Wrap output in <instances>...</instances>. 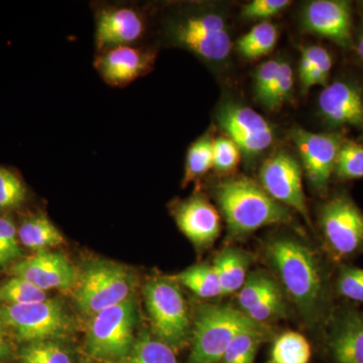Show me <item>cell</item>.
<instances>
[{
    "label": "cell",
    "mask_w": 363,
    "mask_h": 363,
    "mask_svg": "<svg viewBox=\"0 0 363 363\" xmlns=\"http://www.w3.org/2000/svg\"></svg>",
    "instance_id": "cell-42"
},
{
    "label": "cell",
    "mask_w": 363,
    "mask_h": 363,
    "mask_svg": "<svg viewBox=\"0 0 363 363\" xmlns=\"http://www.w3.org/2000/svg\"><path fill=\"white\" fill-rule=\"evenodd\" d=\"M332 353L338 363H363V315L345 313L332 332Z\"/></svg>",
    "instance_id": "cell-19"
},
{
    "label": "cell",
    "mask_w": 363,
    "mask_h": 363,
    "mask_svg": "<svg viewBox=\"0 0 363 363\" xmlns=\"http://www.w3.org/2000/svg\"><path fill=\"white\" fill-rule=\"evenodd\" d=\"M47 300V294L26 279L13 277L0 286V305L33 304Z\"/></svg>",
    "instance_id": "cell-28"
},
{
    "label": "cell",
    "mask_w": 363,
    "mask_h": 363,
    "mask_svg": "<svg viewBox=\"0 0 363 363\" xmlns=\"http://www.w3.org/2000/svg\"><path fill=\"white\" fill-rule=\"evenodd\" d=\"M334 174L341 180L363 178V145L345 138L339 150Z\"/></svg>",
    "instance_id": "cell-29"
},
{
    "label": "cell",
    "mask_w": 363,
    "mask_h": 363,
    "mask_svg": "<svg viewBox=\"0 0 363 363\" xmlns=\"http://www.w3.org/2000/svg\"><path fill=\"white\" fill-rule=\"evenodd\" d=\"M216 198L233 236L247 235L262 227L292 220L290 210L250 179L222 182L216 189Z\"/></svg>",
    "instance_id": "cell-2"
},
{
    "label": "cell",
    "mask_w": 363,
    "mask_h": 363,
    "mask_svg": "<svg viewBox=\"0 0 363 363\" xmlns=\"http://www.w3.org/2000/svg\"><path fill=\"white\" fill-rule=\"evenodd\" d=\"M23 363H72L65 350L52 340L30 342L21 351Z\"/></svg>",
    "instance_id": "cell-31"
},
{
    "label": "cell",
    "mask_w": 363,
    "mask_h": 363,
    "mask_svg": "<svg viewBox=\"0 0 363 363\" xmlns=\"http://www.w3.org/2000/svg\"><path fill=\"white\" fill-rule=\"evenodd\" d=\"M18 238L25 247L35 252L63 245L65 238L61 231L45 214H38L23 222L18 230Z\"/></svg>",
    "instance_id": "cell-21"
},
{
    "label": "cell",
    "mask_w": 363,
    "mask_h": 363,
    "mask_svg": "<svg viewBox=\"0 0 363 363\" xmlns=\"http://www.w3.org/2000/svg\"><path fill=\"white\" fill-rule=\"evenodd\" d=\"M143 296L157 340L174 350L183 347L190 338V318L177 281L164 278L152 279L145 286Z\"/></svg>",
    "instance_id": "cell-4"
},
{
    "label": "cell",
    "mask_w": 363,
    "mask_h": 363,
    "mask_svg": "<svg viewBox=\"0 0 363 363\" xmlns=\"http://www.w3.org/2000/svg\"><path fill=\"white\" fill-rule=\"evenodd\" d=\"M11 354L9 344L6 340L4 325L0 323V359H6Z\"/></svg>",
    "instance_id": "cell-40"
},
{
    "label": "cell",
    "mask_w": 363,
    "mask_h": 363,
    "mask_svg": "<svg viewBox=\"0 0 363 363\" xmlns=\"http://www.w3.org/2000/svg\"><path fill=\"white\" fill-rule=\"evenodd\" d=\"M279 288L276 281L262 272H255L248 277L240 290L238 301L240 311L247 312L260 302L266 296Z\"/></svg>",
    "instance_id": "cell-30"
},
{
    "label": "cell",
    "mask_w": 363,
    "mask_h": 363,
    "mask_svg": "<svg viewBox=\"0 0 363 363\" xmlns=\"http://www.w3.org/2000/svg\"><path fill=\"white\" fill-rule=\"evenodd\" d=\"M257 325L259 324L231 306L200 308L195 318L189 363L220 362L233 339Z\"/></svg>",
    "instance_id": "cell-3"
},
{
    "label": "cell",
    "mask_w": 363,
    "mask_h": 363,
    "mask_svg": "<svg viewBox=\"0 0 363 363\" xmlns=\"http://www.w3.org/2000/svg\"><path fill=\"white\" fill-rule=\"evenodd\" d=\"M23 252H16L9 242L0 235V266L9 264L11 260L20 259Z\"/></svg>",
    "instance_id": "cell-39"
},
{
    "label": "cell",
    "mask_w": 363,
    "mask_h": 363,
    "mask_svg": "<svg viewBox=\"0 0 363 363\" xmlns=\"http://www.w3.org/2000/svg\"><path fill=\"white\" fill-rule=\"evenodd\" d=\"M177 225L195 247L213 245L221 230L220 215L202 195H195L176 208Z\"/></svg>",
    "instance_id": "cell-18"
},
{
    "label": "cell",
    "mask_w": 363,
    "mask_h": 363,
    "mask_svg": "<svg viewBox=\"0 0 363 363\" xmlns=\"http://www.w3.org/2000/svg\"><path fill=\"white\" fill-rule=\"evenodd\" d=\"M306 28L342 48L352 45V18L350 2L343 0H315L303 13Z\"/></svg>",
    "instance_id": "cell-16"
},
{
    "label": "cell",
    "mask_w": 363,
    "mask_h": 363,
    "mask_svg": "<svg viewBox=\"0 0 363 363\" xmlns=\"http://www.w3.org/2000/svg\"><path fill=\"white\" fill-rule=\"evenodd\" d=\"M355 49H357V52L358 57H359L360 60L363 62V30L358 35L357 44H355Z\"/></svg>",
    "instance_id": "cell-41"
},
{
    "label": "cell",
    "mask_w": 363,
    "mask_h": 363,
    "mask_svg": "<svg viewBox=\"0 0 363 363\" xmlns=\"http://www.w3.org/2000/svg\"><path fill=\"white\" fill-rule=\"evenodd\" d=\"M223 296L240 291L247 279L250 257L238 248L226 247L215 257L213 264Z\"/></svg>",
    "instance_id": "cell-20"
},
{
    "label": "cell",
    "mask_w": 363,
    "mask_h": 363,
    "mask_svg": "<svg viewBox=\"0 0 363 363\" xmlns=\"http://www.w3.org/2000/svg\"><path fill=\"white\" fill-rule=\"evenodd\" d=\"M26 189L20 177L11 169L0 167V209H13L23 204Z\"/></svg>",
    "instance_id": "cell-32"
},
{
    "label": "cell",
    "mask_w": 363,
    "mask_h": 363,
    "mask_svg": "<svg viewBox=\"0 0 363 363\" xmlns=\"http://www.w3.org/2000/svg\"><path fill=\"white\" fill-rule=\"evenodd\" d=\"M138 321V306L130 297L93 316L86 348L91 357L107 362H121L135 343L133 329Z\"/></svg>",
    "instance_id": "cell-6"
},
{
    "label": "cell",
    "mask_w": 363,
    "mask_h": 363,
    "mask_svg": "<svg viewBox=\"0 0 363 363\" xmlns=\"http://www.w3.org/2000/svg\"><path fill=\"white\" fill-rule=\"evenodd\" d=\"M147 30L143 11L131 4H106L95 13V47L100 52L138 45Z\"/></svg>",
    "instance_id": "cell-10"
},
{
    "label": "cell",
    "mask_w": 363,
    "mask_h": 363,
    "mask_svg": "<svg viewBox=\"0 0 363 363\" xmlns=\"http://www.w3.org/2000/svg\"><path fill=\"white\" fill-rule=\"evenodd\" d=\"M260 187L281 204L293 208L308 222L309 211L303 189L302 167L286 152H279L262 164Z\"/></svg>",
    "instance_id": "cell-11"
},
{
    "label": "cell",
    "mask_w": 363,
    "mask_h": 363,
    "mask_svg": "<svg viewBox=\"0 0 363 363\" xmlns=\"http://www.w3.org/2000/svg\"><path fill=\"white\" fill-rule=\"evenodd\" d=\"M213 140L210 131L195 140L189 147L184 173V187L201 178L210 169L213 168Z\"/></svg>",
    "instance_id": "cell-24"
},
{
    "label": "cell",
    "mask_w": 363,
    "mask_h": 363,
    "mask_svg": "<svg viewBox=\"0 0 363 363\" xmlns=\"http://www.w3.org/2000/svg\"><path fill=\"white\" fill-rule=\"evenodd\" d=\"M11 271L13 277L26 279L45 292L68 290L78 281L77 271L65 255L45 250L16 262Z\"/></svg>",
    "instance_id": "cell-15"
},
{
    "label": "cell",
    "mask_w": 363,
    "mask_h": 363,
    "mask_svg": "<svg viewBox=\"0 0 363 363\" xmlns=\"http://www.w3.org/2000/svg\"><path fill=\"white\" fill-rule=\"evenodd\" d=\"M168 35L174 44L205 61H223L233 47L225 20L213 11H191L174 18Z\"/></svg>",
    "instance_id": "cell-5"
},
{
    "label": "cell",
    "mask_w": 363,
    "mask_h": 363,
    "mask_svg": "<svg viewBox=\"0 0 363 363\" xmlns=\"http://www.w3.org/2000/svg\"><path fill=\"white\" fill-rule=\"evenodd\" d=\"M133 286L130 272L123 267L96 262L88 267L83 274L76 301L81 311L95 316L131 297Z\"/></svg>",
    "instance_id": "cell-8"
},
{
    "label": "cell",
    "mask_w": 363,
    "mask_h": 363,
    "mask_svg": "<svg viewBox=\"0 0 363 363\" xmlns=\"http://www.w3.org/2000/svg\"><path fill=\"white\" fill-rule=\"evenodd\" d=\"M311 358V346L302 334L286 332L274 341L271 351V363H308Z\"/></svg>",
    "instance_id": "cell-26"
},
{
    "label": "cell",
    "mask_w": 363,
    "mask_h": 363,
    "mask_svg": "<svg viewBox=\"0 0 363 363\" xmlns=\"http://www.w3.org/2000/svg\"><path fill=\"white\" fill-rule=\"evenodd\" d=\"M176 281L202 298H213L223 296L220 281L213 266L199 264L189 267L177 274Z\"/></svg>",
    "instance_id": "cell-23"
},
{
    "label": "cell",
    "mask_w": 363,
    "mask_h": 363,
    "mask_svg": "<svg viewBox=\"0 0 363 363\" xmlns=\"http://www.w3.org/2000/svg\"><path fill=\"white\" fill-rule=\"evenodd\" d=\"M337 290L342 297L363 302V269L346 267L339 274Z\"/></svg>",
    "instance_id": "cell-37"
},
{
    "label": "cell",
    "mask_w": 363,
    "mask_h": 363,
    "mask_svg": "<svg viewBox=\"0 0 363 363\" xmlns=\"http://www.w3.org/2000/svg\"><path fill=\"white\" fill-rule=\"evenodd\" d=\"M266 257L289 297L308 319H315L323 307L325 288L321 269L314 252L290 238L267 242Z\"/></svg>",
    "instance_id": "cell-1"
},
{
    "label": "cell",
    "mask_w": 363,
    "mask_h": 363,
    "mask_svg": "<svg viewBox=\"0 0 363 363\" xmlns=\"http://www.w3.org/2000/svg\"><path fill=\"white\" fill-rule=\"evenodd\" d=\"M281 60L274 59L264 62L257 68L255 75V92L257 99L262 105L266 104L274 80L281 67Z\"/></svg>",
    "instance_id": "cell-36"
},
{
    "label": "cell",
    "mask_w": 363,
    "mask_h": 363,
    "mask_svg": "<svg viewBox=\"0 0 363 363\" xmlns=\"http://www.w3.org/2000/svg\"><path fill=\"white\" fill-rule=\"evenodd\" d=\"M289 0H255L241 9V16L248 20H266L290 6Z\"/></svg>",
    "instance_id": "cell-38"
},
{
    "label": "cell",
    "mask_w": 363,
    "mask_h": 363,
    "mask_svg": "<svg viewBox=\"0 0 363 363\" xmlns=\"http://www.w3.org/2000/svg\"><path fill=\"white\" fill-rule=\"evenodd\" d=\"M217 121L245 157L262 154L274 142V131L269 123L245 105H224L217 114Z\"/></svg>",
    "instance_id": "cell-13"
},
{
    "label": "cell",
    "mask_w": 363,
    "mask_h": 363,
    "mask_svg": "<svg viewBox=\"0 0 363 363\" xmlns=\"http://www.w3.org/2000/svg\"><path fill=\"white\" fill-rule=\"evenodd\" d=\"M266 336L262 325H257L238 334L228 346L220 363H253L262 339Z\"/></svg>",
    "instance_id": "cell-27"
},
{
    "label": "cell",
    "mask_w": 363,
    "mask_h": 363,
    "mask_svg": "<svg viewBox=\"0 0 363 363\" xmlns=\"http://www.w3.org/2000/svg\"><path fill=\"white\" fill-rule=\"evenodd\" d=\"M320 223L327 245L339 259L362 252L363 213L350 198L337 196L327 202Z\"/></svg>",
    "instance_id": "cell-9"
},
{
    "label": "cell",
    "mask_w": 363,
    "mask_h": 363,
    "mask_svg": "<svg viewBox=\"0 0 363 363\" xmlns=\"http://www.w3.org/2000/svg\"><path fill=\"white\" fill-rule=\"evenodd\" d=\"M278 39V28L264 21L242 35L236 43V49L245 58L259 59L266 56L276 47Z\"/></svg>",
    "instance_id": "cell-22"
},
{
    "label": "cell",
    "mask_w": 363,
    "mask_h": 363,
    "mask_svg": "<svg viewBox=\"0 0 363 363\" xmlns=\"http://www.w3.org/2000/svg\"><path fill=\"white\" fill-rule=\"evenodd\" d=\"M240 161V150L227 136L213 140V168L220 173H229L236 169Z\"/></svg>",
    "instance_id": "cell-35"
},
{
    "label": "cell",
    "mask_w": 363,
    "mask_h": 363,
    "mask_svg": "<svg viewBox=\"0 0 363 363\" xmlns=\"http://www.w3.org/2000/svg\"><path fill=\"white\" fill-rule=\"evenodd\" d=\"M118 363H179L174 350L147 334L135 340L133 348Z\"/></svg>",
    "instance_id": "cell-25"
},
{
    "label": "cell",
    "mask_w": 363,
    "mask_h": 363,
    "mask_svg": "<svg viewBox=\"0 0 363 363\" xmlns=\"http://www.w3.org/2000/svg\"><path fill=\"white\" fill-rule=\"evenodd\" d=\"M156 61V52L149 48L121 45L98 52L95 69L106 84L124 87L149 73Z\"/></svg>",
    "instance_id": "cell-14"
},
{
    "label": "cell",
    "mask_w": 363,
    "mask_h": 363,
    "mask_svg": "<svg viewBox=\"0 0 363 363\" xmlns=\"http://www.w3.org/2000/svg\"><path fill=\"white\" fill-rule=\"evenodd\" d=\"M0 323L18 340L28 343L62 337L69 328L63 305L48 298L33 304L0 305Z\"/></svg>",
    "instance_id": "cell-7"
},
{
    "label": "cell",
    "mask_w": 363,
    "mask_h": 363,
    "mask_svg": "<svg viewBox=\"0 0 363 363\" xmlns=\"http://www.w3.org/2000/svg\"><path fill=\"white\" fill-rule=\"evenodd\" d=\"M318 104L332 128H363V92L357 84L335 81L320 93Z\"/></svg>",
    "instance_id": "cell-17"
},
{
    "label": "cell",
    "mask_w": 363,
    "mask_h": 363,
    "mask_svg": "<svg viewBox=\"0 0 363 363\" xmlns=\"http://www.w3.org/2000/svg\"><path fill=\"white\" fill-rule=\"evenodd\" d=\"M285 311L286 305L284 302L283 294L278 288L245 312V314L255 323L262 325L264 322L281 316Z\"/></svg>",
    "instance_id": "cell-34"
},
{
    "label": "cell",
    "mask_w": 363,
    "mask_h": 363,
    "mask_svg": "<svg viewBox=\"0 0 363 363\" xmlns=\"http://www.w3.org/2000/svg\"><path fill=\"white\" fill-rule=\"evenodd\" d=\"M294 74L292 67L281 61L278 76L274 80L269 96L264 106L269 111H278L293 94Z\"/></svg>",
    "instance_id": "cell-33"
},
{
    "label": "cell",
    "mask_w": 363,
    "mask_h": 363,
    "mask_svg": "<svg viewBox=\"0 0 363 363\" xmlns=\"http://www.w3.org/2000/svg\"><path fill=\"white\" fill-rule=\"evenodd\" d=\"M291 138L300 152L312 187L318 192H326L339 150L345 138L339 133H314L303 128L291 131Z\"/></svg>",
    "instance_id": "cell-12"
}]
</instances>
